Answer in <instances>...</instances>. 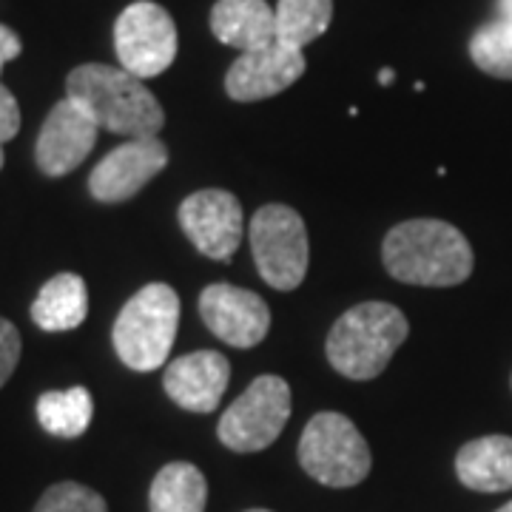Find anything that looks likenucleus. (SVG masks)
Returning a JSON list of instances; mask_svg holds the SVG:
<instances>
[{
    "label": "nucleus",
    "mask_w": 512,
    "mask_h": 512,
    "mask_svg": "<svg viewBox=\"0 0 512 512\" xmlns=\"http://www.w3.org/2000/svg\"><path fill=\"white\" fill-rule=\"evenodd\" d=\"M458 481L476 493L512 490V439L484 436L467 441L456 456Z\"/></svg>",
    "instance_id": "nucleus-16"
},
{
    "label": "nucleus",
    "mask_w": 512,
    "mask_h": 512,
    "mask_svg": "<svg viewBox=\"0 0 512 512\" xmlns=\"http://www.w3.org/2000/svg\"><path fill=\"white\" fill-rule=\"evenodd\" d=\"M291 419V387L279 376H259L222 413L220 441L234 453H259L271 447Z\"/></svg>",
    "instance_id": "nucleus-7"
},
{
    "label": "nucleus",
    "mask_w": 512,
    "mask_h": 512,
    "mask_svg": "<svg viewBox=\"0 0 512 512\" xmlns=\"http://www.w3.org/2000/svg\"><path fill=\"white\" fill-rule=\"evenodd\" d=\"M407 333V316L396 305L362 302L333 322L325 353L336 373L353 382H367L390 365Z\"/></svg>",
    "instance_id": "nucleus-3"
},
{
    "label": "nucleus",
    "mask_w": 512,
    "mask_h": 512,
    "mask_svg": "<svg viewBox=\"0 0 512 512\" xmlns=\"http://www.w3.org/2000/svg\"><path fill=\"white\" fill-rule=\"evenodd\" d=\"M180 225L202 256L228 262L242 242L245 217L242 205L231 191L205 188L185 197L180 205Z\"/></svg>",
    "instance_id": "nucleus-9"
},
{
    "label": "nucleus",
    "mask_w": 512,
    "mask_h": 512,
    "mask_svg": "<svg viewBox=\"0 0 512 512\" xmlns=\"http://www.w3.org/2000/svg\"><path fill=\"white\" fill-rule=\"evenodd\" d=\"M248 512H271V510H248Z\"/></svg>",
    "instance_id": "nucleus-30"
},
{
    "label": "nucleus",
    "mask_w": 512,
    "mask_h": 512,
    "mask_svg": "<svg viewBox=\"0 0 512 512\" xmlns=\"http://www.w3.org/2000/svg\"><path fill=\"white\" fill-rule=\"evenodd\" d=\"M231 382V362L217 350H197L165 367L163 387L168 399L191 413L217 410Z\"/></svg>",
    "instance_id": "nucleus-14"
},
{
    "label": "nucleus",
    "mask_w": 512,
    "mask_h": 512,
    "mask_svg": "<svg viewBox=\"0 0 512 512\" xmlns=\"http://www.w3.org/2000/svg\"><path fill=\"white\" fill-rule=\"evenodd\" d=\"M495 512H512V501H510V504H504L501 510H495Z\"/></svg>",
    "instance_id": "nucleus-28"
},
{
    "label": "nucleus",
    "mask_w": 512,
    "mask_h": 512,
    "mask_svg": "<svg viewBox=\"0 0 512 512\" xmlns=\"http://www.w3.org/2000/svg\"><path fill=\"white\" fill-rule=\"evenodd\" d=\"M333 0H279L276 3V40L305 49L328 32Z\"/></svg>",
    "instance_id": "nucleus-20"
},
{
    "label": "nucleus",
    "mask_w": 512,
    "mask_h": 512,
    "mask_svg": "<svg viewBox=\"0 0 512 512\" xmlns=\"http://www.w3.org/2000/svg\"><path fill=\"white\" fill-rule=\"evenodd\" d=\"M94 419V399L86 387L49 390L37 399V421L57 439H77Z\"/></svg>",
    "instance_id": "nucleus-19"
},
{
    "label": "nucleus",
    "mask_w": 512,
    "mask_h": 512,
    "mask_svg": "<svg viewBox=\"0 0 512 512\" xmlns=\"http://www.w3.org/2000/svg\"><path fill=\"white\" fill-rule=\"evenodd\" d=\"M97 131H100L97 120L77 100L72 97L60 100L49 111L46 123L37 134V168L52 180L72 174L97 146Z\"/></svg>",
    "instance_id": "nucleus-10"
},
{
    "label": "nucleus",
    "mask_w": 512,
    "mask_h": 512,
    "mask_svg": "<svg viewBox=\"0 0 512 512\" xmlns=\"http://www.w3.org/2000/svg\"><path fill=\"white\" fill-rule=\"evenodd\" d=\"M86 313H89V291L83 276L77 274L52 276L32 302V322L49 333L74 330L77 325H83Z\"/></svg>",
    "instance_id": "nucleus-17"
},
{
    "label": "nucleus",
    "mask_w": 512,
    "mask_h": 512,
    "mask_svg": "<svg viewBox=\"0 0 512 512\" xmlns=\"http://www.w3.org/2000/svg\"><path fill=\"white\" fill-rule=\"evenodd\" d=\"M211 32L242 55L265 49L276 40V9L268 0H217L211 9Z\"/></svg>",
    "instance_id": "nucleus-15"
},
{
    "label": "nucleus",
    "mask_w": 512,
    "mask_h": 512,
    "mask_svg": "<svg viewBox=\"0 0 512 512\" xmlns=\"http://www.w3.org/2000/svg\"><path fill=\"white\" fill-rule=\"evenodd\" d=\"M256 271L274 291H296L308 274V228L288 205H262L251 220Z\"/></svg>",
    "instance_id": "nucleus-6"
},
{
    "label": "nucleus",
    "mask_w": 512,
    "mask_h": 512,
    "mask_svg": "<svg viewBox=\"0 0 512 512\" xmlns=\"http://www.w3.org/2000/svg\"><path fill=\"white\" fill-rule=\"evenodd\" d=\"M165 165L168 148L160 137L128 140L94 165L89 191L97 202H126L137 197Z\"/></svg>",
    "instance_id": "nucleus-11"
},
{
    "label": "nucleus",
    "mask_w": 512,
    "mask_h": 512,
    "mask_svg": "<svg viewBox=\"0 0 512 512\" xmlns=\"http://www.w3.org/2000/svg\"><path fill=\"white\" fill-rule=\"evenodd\" d=\"M302 470L325 487H356L370 473V447L342 413H316L299 439Z\"/></svg>",
    "instance_id": "nucleus-5"
},
{
    "label": "nucleus",
    "mask_w": 512,
    "mask_h": 512,
    "mask_svg": "<svg viewBox=\"0 0 512 512\" xmlns=\"http://www.w3.org/2000/svg\"><path fill=\"white\" fill-rule=\"evenodd\" d=\"M114 52L134 77H157L177 57V26L160 3L137 0L114 23Z\"/></svg>",
    "instance_id": "nucleus-8"
},
{
    "label": "nucleus",
    "mask_w": 512,
    "mask_h": 512,
    "mask_svg": "<svg viewBox=\"0 0 512 512\" xmlns=\"http://www.w3.org/2000/svg\"><path fill=\"white\" fill-rule=\"evenodd\" d=\"M387 274L404 285L450 288L473 274V248L456 225L441 220H407L382 245Z\"/></svg>",
    "instance_id": "nucleus-1"
},
{
    "label": "nucleus",
    "mask_w": 512,
    "mask_h": 512,
    "mask_svg": "<svg viewBox=\"0 0 512 512\" xmlns=\"http://www.w3.org/2000/svg\"><path fill=\"white\" fill-rule=\"evenodd\" d=\"M208 481L200 467L188 461H171L151 481L148 510L151 512H205Z\"/></svg>",
    "instance_id": "nucleus-18"
},
{
    "label": "nucleus",
    "mask_w": 512,
    "mask_h": 512,
    "mask_svg": "<svg viewBox=\"0 0 512 512\" xmlns=\"http://www.w3.org/2000/svg\"><path fill=\"white\" fill-rule=\"evenodd\" d=\"M302 74H305L302 49L274 40L271 46L245 52L234 60V66L225 74V92L237 103H256L291 89Z\"/></svg>",
    "instance_id": "nucleus-13"
},
{
    "label": "nucleus",
    "mask_w": 512,
    "mask_h": 512,
    "mask_svg": "<svg viewBox=\"0 0 512 512\" xmlns=\"http://www.w3.org/2000/svg\"><path fill=\"white\" fill-rule=\"evenodd\" d=\"M35 512H109L103 495L77 481H60L40 495Z\"/></svg>",
    "instance_id": "nucleus-22"
},
{
    "label": "nucleus",
    "mask_w": 512,
    "mask_h": 512,
    "mask_svg": "<svg viewBox=\"0 0 512 512\" xmlns=\"http://www.w3.org/2000/svg\"><path fill=\"white\" fill-rule=\"evenodd\" d=\"M0 168H3V146H0Z\"/></svg>",
    "instance_id": "nucleus-29"
},
{
    "label": "nucleus",
    "mask_w": 512,
    "mask_h": 512,
    "mask_svg": "<svg viewBox=\"0 0 512 512\" xmlns=\"http://www.w3.org/2000/svg\"><path fill=\"white\" fill-rule=\"evenodd\" d=\"M393 80H396V74H393V69H382V74H379V83H382V86H390Z\"/></svg>",
    "instance_id": "nucleus-27"
},
{
    "label": "nucleus",
    "mask_w": 512,
    "mask_h": 512,
    "mask_svg": "<svg viewBox=\"0 0 512 512\" xmlns=\"http://www.w3.org/2000/svg\"><path fill=\"white\" fill-rule=\"evenodd\" d=\"M20 362V333L9 319H0V387L9 382Z\"/></svg>",
    "instance_id": "nucleus-23"
},
{
    "label": "nucleus",
    "mask_w": 512,
    "mask_h": 512,
    "mask_svg": "<svg viewBox=\"0 0 512 512\" xmlns=\"http://www.w3.org/2000/svg\"><path fill=\"white\" fill-rule=\"evenodd\" d=\"M180 325V296L171 285L151 282L137 291L114 322V350L131 370H157L171 353Z\"/></svg>",
    "instance_id": "nucleus-4"
},
{
    "label": "nucleus",
    "mask_w": 512,
    "mask_h": 512,
    "mask_svg": "<svg viewBox=\"0 0 512 512\" xmlns=\"http://www.w3.org/2000/svg\"><path fill=\"white\" fill-rule=\"evenodd\" d=\"M470 57L478 69L498 80H512V26L490 20L470 37Z\"/></svg>",
    "instance_id": "nucleus-21"
},
{
    "label": "nucleus",
    "mask_w": 512,
    "mask_h": 512,
    "mask_svg": "<svg viewBox=\"0 0 512 512\" xmlns=\"http://www.w3.org/2000/svg\"><path fill=\"white\" fill-rule=\"evenodd\" d=\"M20 128V106L15 94L0 83V146L9 143Z\"/></svg>",
    "instance_id": "nucleus-24"
},
{
    "label": "nucleus",
    "mask_w": 512,
    "mask_h": 512,
    "mask_svg": "<svg viewBox=\"0 0 512 512\" xmlns=\"http://www.w3.org/2000/svg\"><path fill=\"white\" fill-rule=\"evenodd\" d=\"M495 15L512 26V0H495Z\"/></svg>",
    "instance_id": "nucleus-26"
},
{
    "label": "nucleus",
    "mask_w": 512,
    "mask_h": 512,
    "mask_svg": "<svg viewBox=\"0 0 512 512\" xmlns=\"http://www.w3.org/2000/svg\"><path fill=\"white\" fill-rule=\"evenodd\" d=\"M66 97L77 100L97 120V126L123 137H157L165 126L160 100L140 77L123 66L83 63L66 77Z\"/></svg>",
    "instance_id": "nucleus-2"
},
{
    "label": "nucleus",
    "mask_w": 512,
    "mask_h": 512,
    "mask_svg": "<svg viewBox=\"0 0 512 512\" xmlns=\"http://www.w3.org/2000/svg\"><path fill=\"white\" fill-rule=\"evenodd\" d=\"M20 52H23L20 37L15 35L9 26H3V23H0V74H3V66H6L9 60H15Z\"/></svg>",
    "instance_id": "nucleus-25"
},
{
    "label": "nucleus",
    "mask_w": 512,
    "mask_h": 512,
    "mask_svg": "<svg viewBox=\"0 0 512 512\" xmlns=\"http://www.w3.org/2000/svg\"><path fill=\"white\" fill-rule=\"evenodd\" d=\"M200 316L208 330L231 348H256L271 328L265 299L228 282H214L200 293Z\"/></svg>",
    "instance_id": "nucleus-12"
}]
</instances>
